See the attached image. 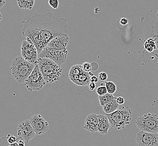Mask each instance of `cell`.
<instances>
[{"label":"cell","mask_w":158,"mask_h":146,"mask_svg":"<svg viewBox=\"0 0 158 146\" xmlns=\"http://www.w3.org/2000/svg\"><path fill=\"white\" fill-rule=\"evenodd\" d=\"M22 23L23 35L32 41L38 54L55 37L69 35L67 19L57 18L52 13H36Z\"/></svg>","instance_id":"1"},{"label":"cell","mask_w":158,"mask_h":146,"mask_svg":"<svg viewBox=\"0 0 158 146\" xmlns=\"http://www.w3.org/2000/svg\"><path fill=\"white\" fill-rule=\"evenodd\" d=\"M37 65L46 83L56 82L60 79L63 69L60 65L47 58L38 59Z\"/></svg>","instance_id":"2"},{"label":"cell","mask_w":158,"mask_h":146,"mask_svg":"<svg viewBox=\"0 0 158 146\" xmlns=\"http://www.w3.org/2000/svg\"><path fill=\"white\" fill-rule=\"evenodd\" d=\"M35 65L24 60L22 56H17L13 60L10 70L13 78L19 83H24L31 75Z\"/></svg>","instance_id":"3"},{"label":"cell","mask_w":158,"mask_h":146,"mask_svg":"<svg viewBox=\"0 0 158 146\" xmlns=\"http://www.w3.org/2000/svg\"><path fill=\"white\" fill-rule=\"evenodd\" d=\"M106 116L111 127L115 130H123L132 120V112L127 106H119L115 112Z\"/></svg>","instance_id":"4"},{"label":"cell","mask_w":158,"mask_h":146,"mask_svg":"<svg viewBox=\"0 0 158 146\" xmlns=\"http://www.w3.org/2000/svg\"><path fill=\"white\" fill-rule=\"evenodd\" d=\"M136 126L141 131L158 134V114L148 113L137 119Z\"/></svg>","instance_id":"5"},{"label":"cell","mask_w":158,"mask_h":146,"mask_svg":"<svg viewBox=\"0 0 158 146\" xmlns=\"http://www.w3.org/2000/svg\"><path fill=\"white\" fill-rule=\"evenodd\" d=\"M46 84V82L42 75L37 65L35 66L31 75L24 83V86L30 92L41 91Z\"/></svg>","instance_id":"6"},{"label":"cell","mask_w":158,"mask_h":146,"mask_svg":"<svg viewBox=\"0 0 158 146\" xmlns=\"http://www.w3.org/2000/svg\"><path fill=\"white\" fill-rule=\"evenodd\" d=\"M21 56L29 63L35 65H37L38 60V50L32 41L26 38L21 46Z\"/></svg>","instance_id":"7"},{"label":"cell","mask_w":158,"mask_h":146,"mask_svg":"<svg viewBox=\"0 0 158 146\" xmlns=\"http://www.w3.org/2000/svg\"><path fill=\"white\" fill-rule=\"evenodd\" d=\"M68 51H60L49 47L46 46L42 51L38 54V59L47 58L54 61L55 63L61 66L67 60Z\"/></svg>","instance_id":"8"},{"label":"cell","mask_w":158,"mask_h":146,"mask_svg":"<svg viewBox=\"0 0 158 146\" xmlns=\"http://www.w3.org/2000/svg\"><path fill=\"white\" fill-rule=\"evenodd\" d=\"M17 135L19 138L27 143L35 137L36 134L29 120H25L19 124L17 129Z\"/></svg>","instance_id":"9"},{"label":"cell","mask_w":158,"mask_h":146,"mask_svg":"<svg viewBox=\"0 0 158 146\" xmlns=\"http://www.w3.org/2000/svg\"><path fill=\"white\" fill-rule=\"evenodd\" d=\"M136 142L138 146H158V134L140 130L137 134Z\"/></svg>","instance_id":"10"},{"label":"cell","mask_w":158,"mask_h":146,"mask_svg":"<svg viewBox=\"0 0 158 146\" xmlns=\"http://www.w3.org/2000/svg\"><path fill=\"white\" fill-rule=\"evenodd\" d=\"M32 127L37 136L47 133L49 129V124L41 115H35L29 119Z\"/></svg>","instance_id":"11"},{"label":"cell","mask_w":158,"mask_h":146,"mask_svg":"<svg viewBox=\"0 0 158 146\" xmlns=\"http://www.w3.org/2000/svg\"><path fill=\"white\" fill-rule=\"evenodd\" d=\"M69 42L68 35H61L55 37L47 45L49 47L52 48L60 51H66L67 47Z\"/></svg>","instance_id":"12"},{"label":"cell","mask_w":158,"mask_h":146,"mask_svg":"<svg viewBox=\"0 0 158 146\" xmlns=\"http://www.w3.org/2000/svg\"><path fill=\"white\" fill-rule=\"evenodd\" d=\"M98 115L92 113L87 116L83 128L90 133H94L98 132Z\"/></svg>","instance_id":"13"},{"label":"cell","mask_w":158,"mask_h":146,"mask_svg":"<svg viewBox=\"0 0 158 146\" xmlns=\"http://www.w3.org/2000/svg\"><path fill=\"white\" fill-rule=\"evenodd\" d=\"M98 132L101 135L107 134L111 125L108 117L103 114L98 115Z\"/></svg>","instance_id":"14"},{"label":"cell","mask_w":158,"mask_h":146,"mask_svg":"<svg viewBox=\"0 0 158 146\" xmlns=\"http://www.w3.org/2000/svg\"><path fill=\"white\" fill-rule=\"evenodd\" d=\"M119 106L116 101V99H115L113 101L106 104L102 107L106 114H110L117 110L118 108H119Z\"/></svg>","instance_id":"15"},{"label":"cell","mask_w":158,"mask_h":146,"mask_svg":"<svg viewBox=\"0 0 158 146\" xmlns=\"http://www.w3.org/2000/svg\"><path fill=\"white\" fill-rule=\"evenodd\" d=\"M19 8L25 10H32L35 5V0H17Z\"/></svg>","instance_id":"16"},{"label":"cell","mask_w":158,"mask_h":146,"mask_svg":"<svg viewBox=\"0 0 158 146\" xmlns=\"http://www.w3.org/2000/svg\"><path fill=\"white\" fill-rule=\"evenodd\" d=\"M91 76L89 75V73L85 72L84 70L79 75V86H85L89 85L91 82Z\"/></svg>","instance_id":"17"},{"label":"cell","mask_w":158,"mask_h":146,"mask_svg":"<svg viewBox=\"0 0 158 146\" xmlns=\"http://www.w3.org/2000/svg\"><path fill=\"white\" fill-rule=\"evenodd\" d=\"M116 98L117 97H115L113 95L109 94L108 93L105 95L98 96V99H99V101H100V104L102 107H103L104 105L107 104L108 103L113 101L114 99H116Z\"/></svg>","instance_id":"18"},{"label":"cell","mask_w":158,"mask_h":146,"mask_svg":"<svg viewBox=\"0 0 158 146\" xmlns=\"http://www.w3.org/2000/svg\"><path fill=\"white\" fill-rule=\"evenodd\" d=\"M83 71V70L82 67V65H80V64L74 65L70 69L69 76L78 75L82 72Z\"/></svg>","instance_id":"19"},{"label":"cell","mask_w":158,"mask_h":146,"mask_svg":"<svg viewBox=\"0 0 158 146\" xmlns=\"http://www.w3.org/2000/svg\"><path fill=\"white\" fill-rule=\"evenodd\" d=\"M105 87L107 89L108 93L113 95L117 91V86L113 82H105Z\"/></svg>","instance_id":"20"},{"label":"cell","mask_w":158,"mask_h":146,"mask_svg":"<svg viewBox=\"0 0 158 146\" xmlns=\"http://www.w3.org/2000/svg\"><path fill=\"white\" fill-rule=\"evenodd\" d=\"M96 92L98 95V96L104 95H106V93H108L107 89H106V88L105 87V84L104 85L103 83H102L101 86H99L96 88Z\"/></svg>","instance_id":"21"},{"label":"cell","mask_w":158,"mask_h":146,"mask_svg":"<svg viewBox=\"0 0 158 146\" xmlns=\"http://www.w3.org/2000/svg\"><path fill=\"white\" fill-rule=\"evenodd\" d=\"M48 4L52 9H57L59 6V0H49Z\"/></svg>","instance_id":"22"},{"label":"cell","mask_w":158,"mask_h":146,"mask_svg":"<svg viewBox=\"0 0 158 146\" xmlns=\"http://www.w3.org/2000/svg\"><path fill=\"white\" fill-rule=\"evenodd\" d=\"M83 70H84L85 72L89 73L92 70L91 64L88 62H85L82 65Z\"/></svg>","instance_id":"23"},{"label":"cell","mask_w":158,"mask_h":146,"mask_svg":"<svg viewBox=\"0 0 158 146\" xmlns=\"http://www.w3.org/2000/svg\"><path fill=\"white\" fill-rule=\"evenodd\" d=\"M98 80L102 82H105L108 79V75L105 72H101L98 74Z\"/></svg>","instance_id":"24"},{"label":"cell","mask_w":158,"mask_h":146,"mask_svg":"<svg viewBox=\"0 0 158 146\" xmlns=\"http://www.w3.org/2000/svg\"><path fill=\"white\" fill-rule=\"evenodd\" d=\"M7 142H8V143H9L10 144L15 143L17 141V138H16V137L13 136V135H11V134H9L7 136Z\"/></svg>","instance_id":"25"},{"label":"cell","mask_w":158,"mask_h":146,"mask_svg":"<svg viewBox=\"0 0 158 146\" xmlns=\"http://www.w3.org/2000/svg\"><path fill=\"white\" fill-rule=\"evenodd\" d=\"M120 23L122 26H127L129 23V20L126 18H122L120 20Z\"/></svg>","instance_id":"26"},{"label":"cell","mask_w":158,"mask_h":146,"mask_svg":"<svg viewBox=\"0 0 158 146\" xmlns=\"http://www.w3.org/2000/svg\"><path fill=\"white\" fill-rule=\"evenodd\" d=\"M116 101H117L118 105H123L125 100H124V99L123 97H117V99H116Z\"/></svg>","instance_id":"27"},{"label":"cell","mask_w":158,"mask_h":146,"mask_svg":"<svg viewBox=\"0 0 158 146\" xmlns=\"http://www.w3.org/2000/svg\"><path fill=\"white\" fill-rule=\"evenodd\" d=\"M89 90H90V91H93L94 89H96V83L90 82L89 83Z\"/></svg>","instance_id":"28"},{"label":"cell","mask_w":158,"mask_h":146,"mask_svg":"<svg viewBox=\"0 0 158 146\" xmlns=\"http://www.w3.org/2000/svg\"><path fill=\"white\" fill-rule=\"evenodd\" d=\"M90 81H91V82L96 83L98 82V78L95 76V75H94V76L91 77V80H90Z\"/></svg>","instance_id":"29"},{"label":"cell","mask_w":158,"mask_h":146,"mask_svg":"<svg viewBox=\"0 0 158 146\" xmlns=\"http://www.w3.org/2000/svg\"><path fill=\"white\" fill-rule=\"evenodd\" d=\"M6 0H0V9H2L6 4Z\"/></svg>","instance_id":"30"},{"label":"cell","mask_w":158,"mask_h":146,"mask_svg":"<svg viewBox=\"0 0 158 146\" xmlns=\"http://www.w3.org/2000/svg\"><path fill=\"white\" fill-rule=\"evenodd\" d=\"M18 143V146H25V143L23 140H20Z\"/></svg>","instance_id":"31"},{"label":"cell","mask_w":158,"mask_h":146,"mask_svg":"<svg viewBox=\"0 0 158 146\" xmlns=\"http://www.w3.org/2000/svg\"><path fill=\"white\" fill-rule=\"evenodd\" d=\"M9 146H18V143L15 142V143H13V144H10Z\"/></svg>","instance_id":"32"},{"label":"cell","mask_w":158,"mask_h":146,"mask_svg":"<svg viewBox=\"0 0 158 146\" xmlns=\"http://www.w3.org/2000/svg\"><path fill=\"white\" fill-rule=\"evenodd\" d=\"M89 76H91V77H92V76H94V74H93V73H92L91 71H90V72H89Z\"/></svg>","instance_id":"33"},{"label":"cell","mask_w":158,"mask_h":146,"mask_svg":"<svg viewBox=\"0 0 158 146\" xmlns=\"http://www.w3.org/2000/svg\"><path fill=\"white\" fill-rule=\"evenodd\" d=\"M2 14H1V11H0V22L2 20Z\"/></svg>","instance_id":"34"}]
</instances>
